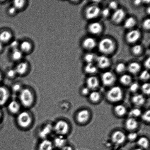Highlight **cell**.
<instances>
[{"mask_svg": "<svg viewBox=\"0 0 150 150\" xmlns=\"http://www.w3.org/2000/svg\"><path fill=\"white\" fill-rule=\"evenodd\" d=\"M116 48V45L114 41L109 38H103L98 44V50L104 55L112 54L115 51Z\"/></svg>", "mask_w": 150, "mask_h": 150, "instance_id": "obj_1", "label": "cell"}, {"mask_svg": "<svg viewBox=\"0 0 150 150\" xmlns=\"http://www.w3.org/2000/svg\"><path fill=\"white\" fill-rule=\"evenodd\" d=\"M19 99L23 107L28 108L33 105L35 98L32 91L28 88H25L20 91Z\"/></svg>", "mask_w": 150, "mask_h": 150, "instance_id": "obj_2", "label": "cell"}, {"mask_svg": "<svg viewBox=\"0 0 150 150\" xmlns=\"http://www.w3.org/2000/svg\"><path fill=\"white\" fill-rule=\"evenodd\" d=\"M123 92L121 88L115 86L107 92V98L110 102L115 103L121 101L123 98Z\"/></svg>", "mask_w": 150, "mask_h": 150, "instance_id": "obj_3", "label": "cell"}, {"mask_svg": "<svg viewBox=\"0 0 150 150\" xmlns=\"http://www.w3.org/2000/svg\"><path fill=\"white\" fill-rule=\"evenodd\" d=\"M17 122L18 125L21 128H28L32 124V117L28 112L22 111L18 115Z\"/></svg>", "mask_w": 150, "mask_h": 150, "instance_id": "obj_4", "label": "cell"}, {"mask_svg": "<svg viewBox=\"0 0 150 150\" xmlns=\"http://www.w3.org/2000/svg\"><path fill=\"white\" fill-rule=\"evenodd\" d=\"M69 123L64 120H58L53 126L54 132L58 136H64L69 133Z\"/></svg>", "mask_w": 150, "mask_h": 150, "instance_id": "obj_5", "label": "cell"}, {"mask_svg": "<svg viewBox=\"0 0 150 150\" xmlns=\"http://www.w3.org/2000/svg\"><path fill=\"white\" fill-rule=\"evenodd\" d=\"M101 9L96 4L89 5L85 9L84 15L85 18L88 20L97 18L101 14Z\"/></svg>", "mask_w": 150, "mask_h": 150, "instance_id": "obj_6", "label": "cell"}, {"mask_svg": "<svg viewBox=\"0 0 150 150\" xmlns=\"http://www.w3.org/2000/svg\"><path fill=\"white\" fill-rule=\"evenodd\" d=\"M142 36L141 33L137 29H132L127 32L125 36L126 42L129 44L136 43L139 40Z\"/></svg>", "mask_w": 150, "mask_h": 150, "instance_id": "obj_7", "label": "cell"}, {"mask_svg": "<svg viewBox=\"0 0 150 150\" xmlns=\"http://www.w3.org/2000/svg\"><path fill=\"white\" fill-rule=\"evenodd\" d=\"M101 80L104 86H108L114 84L115 82L116 78L114 73L111 71H107L102 74Z\"/></svg>", "mask_w": 150, "mask_h": 150, "instance_id": "obj_8", "label": "cell"}, {"mask_svg": "<svg viewBox=\"0 0 150 150\" xmlns=\"http://www.w3.org/2000/svg\"><path fill=\"white\" fill-rule=\"evenodd\" d=\"M126 16V13L122 8H117L113 13L111 16V20L116 24H120L124 20Z\"/></svg>", "mask_w": 150, "mask_h": 150, "instance_id": "obj_9", "label": "cell"}, {"mask_svg": "<svg viewBox=\"0 0 150 150\" xmlns=\"http://www.w3.org/2000/svg\"><path fill=\"white\" fill-rule=\"evenodd\" d=\"M126 137L124 132L120 130L116 131L113 133L111 136L112 141L115 144L121 145L124 143Z\"/></svg>", "mask_w": 150, "mask_h": 150, "instance_id": "obj_10", "label": "cell"}, {"mask_svg": "<svg viewBox=\"0 0 150 150\" xmlns=\"http://www.w3.org/2000/svg\"><path fill=\"white\" fill-rule=\"evenodd\" d=\"M96 61L98 67L102 69L108 68L111 64L110 59L105 55H100L96 57Z\"/></svg>", "mask_w": 150, "mask_h": 150, "instance_id": "obj_11", "label": "cell"}, {"mask_svg": "<svg viewBox=\"0 0 150 150\" xmlns=\"http://www.w3.org/2000/svg\"><path fill=\"white\" fill-rule=\"evenodd\" d=\"M53 132V126L48 123L45 125L39 130V136L42 139H47Z\"/></svg>", "mask_w": 150, "mask_h": 150, "instance_id": "obj_12", "label": "cell"}, {"mask_svg": "<svg viewBox=\"0 0 150 150\" xmlns=\"http://www.w3.org/2000/svg\"><path fill=\"white\" fill-rule=\"evenodd\" d=\"M90 116V112L88 110H82L79 111L76 115V120L78 122L83 124L89 120Z\"/></svg>", "mask_w": 150, "mask_h": 150, "instance_id": "obj_13", "label": "cell"}, {"mask_svg": "<svg viewBox=\"0 0 150 150\" xmlns=\"http://www.w3.org/2000/svg\"><path fill=\"white\" fill-rule=\"evenodd\" d=\"M88 31L93 35H98L101 33L103 30L102 25L98 22H94L89 25L88 27Z\"/></svg>", "mask_w": 150, "mask_h": 150, "instance_id": "obj_14", "label": "cell"}, {"mask_svg": "<svg viewBox=\"0 0 150 150\" xmlns=\"http://www.w3.org/2000/svg\"><path fill=\"white\" fill-rule=\"evenodd\" d=\"M96 41L93 38L87 37L85 38L82 41V47L85 50H91L94 49L97 46Z\"/></svg>", "mask_w": 150, "mask_h": 150, "instance_id": "obj_15", "label": "cell"}, {"mask_svg": "<svg viewBox=\"0 0 150 150\" xmlns=\"http://www.w3.org/2000/svg\"><path fill=\"white\" fill-rule=\"evenodd\" d=\"M10 92L5 87L0 86V106L5 105L10 98Z\"/></svg>", "mask_w": 150, "mask_h": 150, "instance_id": "obj_16", "label": "cell"}, {"mask_svg": "<svg viewBox=\"0 0 150 150\" xmlns=\"http://www.w3.org/2000/svg\"><path fill=\"white\" fill-rule=\"evenodd\" d=\"M87 87L89 89L94 90L98 88L99 85V80L95 76L88 77L86 80Z\"/></svg>", "mask_w": 150, "mask_h": 150, "instance_id": "obj_17", "label": "cell"}, {"mask_svg": "<svg viewBox=\"0 0 150 150\" xmlns=\"http://www.w3.org/2000/svg\"><path fill=\"white\" fill-rule=\"evenodd\" d=\"M20 104L14 100L10 101L7 105L8 111L13 114H18L20 112Z\"/></svg>", "mask_w": 150, "mask_h": 150, "instance_id": "obj_18", "label": "cell"}, {"mask_svg": "<svg viewBox=\"0 0 150 150\" xmlns=\"http://www.w3.org/2000/svg\"><path fill=\"white\" fill-rule=\"evenodd\" d=\"M52 142L48 139H42L38 146V150H53Z\"/></svg>", "mask_w": 150, "mask_h": 150, "instance_id": "obj_19", "label": "cell"}, {"mask_svg": "<svg viewBox=\"0 0 150 150\" xmlns=\"http://www.w3.org/2000/svg\"><path fill=\"white\" fill-rule=\"evenodd\" d=\"M125 127L127 130L133 131L136 130L139 126V123L134 117H130L126 120Z\"/></svg>", "mask_w": 150, "mask_h": 150, "instance_id": "obj_20", "label": "cell"}, {"mask_svg": "<svg viewBox=\"0 0 150 150\" xmlns=\"http://www.w3.org/2000/svg\"><path fill=\"white\" fill-rule=\"evenodd\" d=\"M133 103L137 106L143 105L145 102V97L142 94H137L134 95L132 98Z\"/></svg>", "mask_w": 150, "mask_h": 150, "instance_id": "obj_21", "label": "cell"}, {"mask_svg": "<svg viewBox=\"0 0 150 150\" xmlns=\"http://www.w3.org/2000/svg\"><path fill=\"white\" fill-rule=\"evenodd\" d=\"M142 69L140 64L136 62L130 63L127 67L129 72L133 74H137L140 72Z\"/></svg>", "mask_w": 150, "mask_h": 150, "instance_id": "obj_22", "label": "cell"}, {"mask_svg": "<svg viewBox=\"0 0 150 150\" xmlns=\"http://www.w3.org/2000/svg\"><path fill=\"white\" fill-rule=\"evenodd\" d=\"M66 142L67 141L64 136H58L54 138L52 142L54 147L61 149L66 145Z\"/></svg>", "mask_w": 150, "mask_h": 150, "instance_id": "obj_23", "label": "cell"}, {"mask_svg": "<svg viewBox=\"0 0 150 150\" xmlns=\"http://www.w3.org/2000/svg\"><path fill=\"white\" fill-rule=\"evenodd\" d=\"M28 69L27 64L25 62H22L17 64L15 70L17 74L23 75L26 73Z\"/></svg>", "mask_w": 150, "mask_h": 150, "instance_id": "obj_24", "label": "cell"}, {"mask_svg": "<svg viewBox=\"0 0 150 150\" xmlns=\"http://www.w3.org/2000/svg\"><path fill=\"white\" fill-rule=\"evenodd\" d=\"M137 24V21L134 17H130L125 20L124 26L126 29H130L133 28Z\"/></svg>", "mask_w": 150, "mask_h": 150, "instance_id": "obj_25", "label": "cell"}, {"mask_svg": "<svg viewBox=\"0 0 150 150\" xmlns=\"http://www.w3.org/2000/svg\"><path fill=\"white\" fill-rule=\"evenodd\" d=\"M114 110L115 114L120 117L124 116L127 112L126 107L122 104H118L115 106Z\"/></svg>", "mask_w": 150, "mask_h": 150, "instance_id": "obj_26", "label": "cell"}, {"mask_svg": "<svg viewBox=\"0 0 150 150\" xmlns=\"http://www.w3.org/2000/svg\"><path fill=\"white\" fill-rule=\"evenodd\" d=\"M11 33L8 31L4 30L0 33V42L1 43L8 42L11 40Z\"/></svg>", "mask_w": 150, "mask_h": 150, "instance_id": "obj_27", "label": "cell"}, {"mask_svg": "<svg viewBox=\"0 0 150 150\" xmlns=\"http://www.w3.org/2000/svg\"><path fill=\"white\" fill-rule=\"evenodd\" d=\"M137 143L142 149H147L149 147V141L147 138L144 137L139 138L137 141Z\"/></svg>", "mask_w": 150, "mask_h": 150, "instance_id": "obj_28", "label": "cell"}, {"mask_svg": "<svg viewBox=\"0 0 150 150\" xmlns=\"http://www.w3.org/2000/svg\"><path fill=\"white\" fill-rule=\"evenodd\" d=\"M19 47L22 52L27 53L31 50L32 45L28 41H24L20 44Z\"/></svg>", "mask_w": 150, "mask_h": 150, "instance_id": "obj_29", "label": "cell"}, {"mask_svg": "<svg viewBox=\"0 0 150 150\" xmlns=\"http://www.w3.org/2000/svg\"><path fill=\"white\" fill-rule=\"evenodd\" d=\"M84 71L87 74H95L98 71L96 66L93 63L87 64L84 67Z\"/></svg>", "mask_w": 150, "mask_h": 150, "instance_id": "obj_30", "label": "cell"}, {"mask_svg": "<svg viewBox=\"0 0 150 150\" xmlns=\"http://www.w3.org/2000/svg\"><path fill=\"white\" fill-rule=\"evenodd\" d=\"M132 76L129 74H123L120 78V83L126 86L130 85L132 83Z\"/></svg>", "mask_w": 150, "mask_h": 150, "instance_id": "obj_31", "label": "cell"}, {"mask_svg": "<svg viewBox=\"0 0 150 150\" xmlns=\"http://www.w3.org/2000/svg\"><path fill=\"white\" fill-rule=\"evenodd\" d=\"M23 56V53L20 50H13L12 52L11 57L13 61H18L21 59Z\"/></svg>", "mask_w": 150, "mask_h": 150, "instance_id": "obj_32", "label": "cell"}, {"mask_svg": "<svg viewBox=\"0 0 150 150\" xmlns=\"http://www.w3.org/2000/svg\"><path fill=\"white\" fill-rule=\"evenodd\" d=\"M89 98L90 100L93 103L98 102L100 100V94L97 91H93L89 94Z\"/></svg>", "mask_w": 150, "mask_h": 150, "instance_id": "obj_33", "label": "cell"}, {"mask_svg": "<svg viewBox=\"0 0 150 150\" xmlns=\"http://www.w3.org/2000/svg\"><path fill=\"white\" fill-rule=\"evenodd\" d=\"M132 52L134 55L136 56L140 55L143 51V48L140 45H135L132 47Z\"/></svg>", "mask_w": 150, "mask_h": 150, "instance_id": "obj_34", "label": "cell"}, {"mask_svg": "<svg viewBox=\"0 0 150 150\" xmlns=\"http://www.w3.org/2000/svg\"><path fill=\"white\" fill-rule=\"evenodd\" d=\"M25 1L23 0L14 1L13 2V6L17 10L21 9L25 4Z\"/></svg>", "mask_w": 150, "mask_h": 150, "instance_id": "obj_35", "label": "cell"}, {"mask_svg": "<svg viewBox=\"0 0 150 150\" xmlns=\"http://www.w3.org/2000/svg\"><path fill=\"white\" fill-rule=\"evenodd\" d=\"M96 57L95 55L92 53H87L84 56V60L86 62L87 64H90V63H93V62L96 60Z\"/></svg>", "mask_w": 150, "mask_h": 150, "instance_id": "obj_36", "label": "cell"}, {"mask_svg": "<svg viewBox=\"0 0 150 150\" xmlns=\"http://www.w3.org/2000/svg\"><path fill=\"white\" fill-rule=\"evenodd\" d=\"M115 71L119 74H121L126 71V67L124 63L120 62L117 64L115 67Z\"/></svg>", "mask_w": 150, "mask_h": 150, "instance_id": "obj_37", "label": "cell"}, {"mask_svg": "<svg viewBox=\"0 0 150 150\" xmlns=\"http://www.w3.org/2000/svg\"><path fill=\"white\" fill-rule=\"evenodd\" d=\"M142 115V111L138 108H134L131 110L129 115L131 117H138Z\"/></svg>", "mask_w": 150, "mask_h": 150, "instance_id": "obj_38", "label": "cell"}, {"mask_svg": "<svg viewBox=\"0 0 150 150\" xmlns=\"http://www.w3.org/2000/svg\"><path fill=\"white\" fill-rule=\"evenodd\" d=\"M141 80L146 81L150 79V74L148 70H144L140 73L139 76Z\"/></svg>", "mask_w": 150, "mask_h": 150, "instance_id": "obj_39", "label": "cell"}, {"mask_svg": "<svg viewBox=\"0 0 150 150\" xmlns=\"http://www.w3.org/2000/svg\"><path fill=\"white\" fill-rule=\"evenodd\" d=\"M142 92L145 95H149L150 93V85L149 83H145L142 86Z\"/></svg>", "mask_w": 150, "mask_h": 150, "instance_id": "obj_40", "label": "cell"}, {"mask_svg": "<svg viewBox=\"0 0 150 150\" xmlns=\"http://www.w3.org/2000/svg\"><path fill=\"white\" fill-rule=\"evenodd\" d=\"M142 118L143 121L147 123L150 122V111L149 110H147L142 115Z\"/></svg>", "mask_w": 150, "mask_h": 150, "instance_id": "obj_41", "label": "cell"}, {"mask_svg": "<svg viewBox=\"0 0 150 150\" xmlns=\"http://www.w3.org/2000/svg\"><path fill=\"white\" fill-rule=\"evenodd\" d=\"M139 88V84L137 82H133L130 85L129 90L132 92H136Z\"/></svg>", "mask_w": 150, "mask_h": 150, "instance_id": "obj_42", "label": "cell"}, {"mask_svg": "<svg viewBox=\"0 0 150 150\" xmlns=\"http://www.w3.org/2000/svg\"><path fill=\"white\" fill-rule=\"evenodd\" d=\"M142 27L144 30H149L150 28V20L149 18L145 19L142 23Z\"/></svg>", "mask_w": 150, "mask_h": 150, "instance_id": "obj_43", "label": "cell"}, {"mask_svg": "<svg viewBox=\"0 0 150 150\" xmlns=\"http://www.w3.org/2000/svg\"><path fill=\"white\" fill-rule=\"evenodd\" d=\"M110 14V10L108 7L104 8L101 11L100 14L103 17L107 18L109 16Z\"/></svg>", "mask_w": 150, "mask_h": 150, "instance_id": "obj_44", "label": "cell"}, {"mask_svg": "<svg viewBox=\"0 0 150 150\" xmlns=\"http://www.w3.org/2000/svg\"><path fill=\"white\" fill-rule=\"evenodd\" d=\"M108 8L110 10L111 9L115 11L118 8V4L116 1H110L108 4Z\"/></svg>", "mask_w": 150, "mask_h": 150, "instance_id": "obj_45", "label": "cell"}, {"mask_svg": "<svg viewBox=\"0 0 150 150\" xmlns=\"http://www.w3.org/2000/svg\"><path fill=\"white\" fill-rule=\"evenodd\" d=\"M138 137L137 134L136 132H132L129 133L127 135V139L130 141H134L137 139Z\"/></svg>", "mask_w": 150, "mask_h": 150, "instance_id": "obj_46", "label": "cell"}, {"mask_svg": "<svg viewBox=\"0 0 150 150\" xmlns=\"http://www.w3.org/2000/svg\"><path fill=\"white\" fill-rule=\"evenodd\" d=\"M19 46H20V44L16 40L13 41L10 45V47L13 50L18 49V48L19 47Z\"/></svg>", "mask_w": 150, "mask_h": 150, "instance_id": "obj_47", "label": "cell"}, {"mask_svg": "<svg viewBox=\"0 0 150 150\" xmlns=\"http://www.w3.org/2000/svg\"><path fill=\"white\" fill-rule=\"evenodd\" d=\"M7 76L9 78H13L17 74L15 69H10L7 71Z\"/></svg>", "mask_w": 150, "mask_h": 150, "instance_id": "obj_48", "label": "cell"}, {"mask_svg": "<svg viewBox=\"0 0 150 150\" xmlns=\"http://www.w3.org/2000/svg\"><path fill=\"white\" fill-rule=\"evenodd\" d=\"M150 57H148L145 60L144 62V65L145 68L148 70L149 69L150 67Z\"/></svg>", "mask_w": 150, "mask_h": 150, "instance_id": "obj_49", "label": "cell"}, {"mask_svg": "<svg viewBox=\"0 0 150 150\" xmlns=\"http://www.w3.org/2000/svg\"><path fill=\"white\" fill-rule=\"evenodd\" d=\"M89 89H88L87 87H84L81 90V94L82 95L84 96H86L88 95L89 93Z\"/></svg>", "mask_w": 150, "mask_h": 150, "instance_id": "obj_50", "label": "cell"}, {"mask_svg": "<svg viewBox=\"0 0 150 150\" xmlns=\"http://www.w3.org/2000/svg\"><path fill=\"white\" fill-rule=\"evenodd\" d=\"M17 11V10L13 6L12 7H10L8 9V13L10 15H13L15 14Z\"/></svg>", "mask_w": 150, "mask_h": 150, "instance_id": "obj_51", "label": "cell"}, {"mask_svg": "<svg viewBox=\"0 0 150 150\" xmlns=\"http://www.w3.org/2000/svg\"><path fill=\"white\" fill-rule=\"evenodd\" d=\"M21 86L19 84H16L14 85V86H13V91H15V92H18V91H20L21 90Z\"/></svg>", "mask_w": 150, "mask_h": 150, "instance_id": "obj_52", "label": "cell"}, {"mask_svg": "<svg viewBox=\"0 0 150 150\" xmlns=\"http://www.w3.org/2000/svg\"><path fill=\"white\" fill-rule=\"evenodd\" d=\"M61 150H73V149L71 146L65 145L61 148Z\"/></svg>", "mask_w": 150, "mask_h": 150, "instance_id": "obj_53", "label": "cell"}, {"mask_svg": "<svg viewBox=\"0 0 150 150\" xmlns=\"http://www.w3.org/2000/svg\"><path fill=\"white\" fill-rule=\"evenodd\" d=\"M142 1H134L133 4L136 6H139L142 4Z\"/></svg>", "mask_w": 150, "mask_h": 150, "instance_id": "obj_54", "label": "cell"}, {"mask_svg": "<svg viewBox=\"0 0 150 150\" xmlns=\"http://www.w3.org/2000/svg\"><path fill=\"white\" fill-rule=\"evenodd\" d=\"M2 112H1V110H0V123H1V119H2Z\"/></svg>", "mask_w": 150, "mask_h": 150, "instance_id": "obj_55", "label": "cell"}, {"mask_svg": "<svg viewBox=\"0 0 150 150\" xmlns=\"http://www.w3.org/2000/svg\"><path fill=\"white\" fill-rule=\"evenodd\" d=\"M3 48V44L0 42V51L2 50Z\"/></svg>", "mask_w": 150, "mask_h": 150, "instance_id": "obj_56", "label": "cell"}, {"mask_svg": "<svg viewBox=\"0 0 150 150\" xmlns=\"http://www.w3.org/2000/svg\"><path fill=\"white\" fill-rule=\"evenodd\" d=\"M146 12L147 13V14H149L150 13V7H148L146 9Z\"/></svg>", "mask_w": 150, "mask_h": 150, "instance_id": "obj_57", "label": "cell"}, {"mask_svg": "<svg viewBox=\"0 0 150 150\" xmlns=\"http://www.w3.org/2000/svg\"><path fill=\"white\" fill-rule=\"evenodd\" d=\"M142 2L144 3L145 4H149V3H150V1H142Z\"/></svg>", "mask_w": 150, "mask_h": 150, "instance_id": "obj_58", "label": "cell"}, {"mask_svg": "<svg viewBox=\"0 0 150 150\" xmlns=\"http://www.w3.org/2000/svg\"><path fill=\"white\" fill-rule=\"evenodd\" d=\"M133 150H142V149L141 148H136V149H133Z\"/></svg>", "mask_w": 150, "mask_h": 150, "instance_id": "obj_59", "label": "cell"}, {"mask_svg": "<svg viewBox=\"0 0 150 150\" xmlns=\"http://www.w3.org/2000/svg\"><path fill=\"white\" fill-rule=\"evenodd\" d=\"M1 79H2V76H1V73H0V82H1Z\"/></svg>", "mask_w": 150, "mask_h": 150, "instance_id": "obj_60", "label": "cell"}]
</instances>
